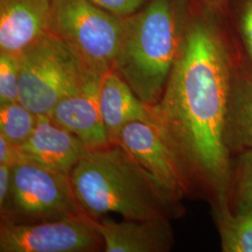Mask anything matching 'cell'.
Listing matches in <instances>:
<instances>
[{
  "mask_svg": "<svg viewBox=\"0 0 252 252\" xmlns=\"http://www.w3.org/2000/svg\"><path fill=\"white\" fill-rule=\"evenodd\" d=\"M191 8L162 96L149 108L190 178L213 199L229 197L232 161L224 129L238 38L228 15L202 3Z\"/></svg>",
  "mask_w": 252,
  "mask_h": 252,
  "instance_id": "1",
  "label": "cell"
},
{
  "mask_svg": "<svg viewBox=\"0 0 252 252\" xmlns=\"http://www.w3.org/2000/svg\"><path fill=\"white\" fill-rule=\"evenodd\" d=\"M69 177L81 209L94 220L109 213L126 220H171L183 212L180 197L121 145L90 150Z\"/></svg>",
  "mask_w": 252,
  "mask_h": 252,
  "instance_id": "2",
  "label": "cell"
},
{
  "mask_svg": "<svg viewBox=\"0 0 252 252\" xmlns=\"http://www.w3.org/2000/svg\"><path fill=\"white\" fill-rule=\"evenodd\" d=\"M189 0H149L123 18L112 69L147 106L162 96L179 54L189 17Z\"/></svg>",
  "mask_w": 252,
  "mask_h": 252,
  "instance_id": "3",
  "label": "cell"
},
{
  "mask_svg": "<svg viewBox=\"0 0 252 252\" xmlns=\"http://www.w3.org/2000/svg\"><path fill=\"white\" fill-rule=\"evenodd\" d=\"M18 59L19 101L36 115L48 116L92 70L72 46L52 32L27 48Z\"/></svg>",
  "mask_w": 252,
  "mask_h": 252,
  "instance_id": "4",
  "label": "cell"
},
{
  "mask_svg": "<svg viewBox=\"0 0 252 252\" xmlns=\"http://www.w3.org/2000/svg\"><path fill=\"white\" fill-rule=\"evenodd\" d=\"M9 200L1 220L31 224L86 215L73 191L70 177L33 162L11 166Z\"/></svg>",
  "mask_w": 252,
  "mask_h": 252,
  "instance_id": "5",
  "label": "cell"
},
{
  "mask_svg": "<svg viewBox=\"0 0 252 252\" xmlns=\"http://www.w3.org/2000/svg\"><path fill=\"white\" fill-rule=\"evenodd\" d=\"M49 32L63 38L92 69H112L123 32V18L92 0H53Z\"/></svg>",
  "mask_w": 252,
  "mask_h": 252,
  "instance_id": "6",
  "label": "cell"
},
{
  "mask_svg": "<svg viewBox=\"0 0 252 252\" xmlns=\"http://www.w3.org/2000/svg\"><path fill=\"white\" fill-rule=\"evenodd\" d=\"M104 240L87 215L31 224L1 220L0 252H93Z\"/></svg>",
  "mask_w": 252,
  "mask_h": 252,
  "instance_id": "7",
  "label": "cell"
},
{
  "mask_svg": "<svg viewBox=\"0 0 252 252\" xmlns=\"http://www.w3.org/2000/svg\"><path fill=\"white\" fill-rule=\"evenodd\" d=\"M117 144L178 197L189 192L191 178L156 126L132 122L123 128Z\"/></svg>",
  "mask_w": 252,
  "mask_h": 252,
  "instance_id": "8",
  "label": "cell"
},
{
  "mask_svg": "<svg viewBox=\"0 0 252 252\" xmlns=\"http://www.w3.org/2000/svg\"><path fill=\"white\" fill-rule=\"evenodd\" d=\"M103 75L92 69L80 87L60 100L48 115L54 124L80 138L89 150L110 144L100 110Z\"/></svg>",
  "mask_w": 252,
  "mask_h": 252,
  "instance_id": "9",
  "label": "cell"
},
{
  "mask_svg": "<svg viewBox=\"0 0 252 252\" xmlns=\"http://www.w3.org/2000/svg\"><path fill=\"white\" fill-rule=\"evenodd\" d=\"M19 148L25 162H36L66 176L90 151L80 138L46 115H38L33 134Z\"/></svg>",
  "mask_w": 252,
  "mask_h": 252,
  "instance_id": "10",
  "label": "cell"
},
{
  "mask_svg": "<svg viewBox=\"0 0 252 252\" xmlns=\"http://www.w3.org/2000/svg\"><path fill=\"white\" fill-rule=\"evenodd\" d=\"M53 0H0V53L19 56L49 32Z\"/></svg>",
  "mask_w": 252,
  "mask_h": 252,
  "instance_id": "11",
  "label": "cell"
},
{
  "mask_svg": "<svg viewBox=\"0 0 252 252\" xmlns=\"http://www.w3.org/2000/svg\"><path fill=\"white\" fill-rule=\"evenodd\" d=\"M104 240L106 252H165L171 250L174 235L169 219L144 220L93 219Z\"/></svg>",
  "mask_w": 252,
  "mask_h": 252,
  "instance_id": "12",
  "label": "cell"
},
{
  "mask_svg": "<svg viewBox=\"0 0 252 252\" xmlns=\"http://www.w3.org/2000/svg\"><path fill=\"white\" fill-rule=\"evenodd\" d=\"M224 141L231 154L252 150V63L239 39L227 105Z\"/></svg>",
  "mask_w": 252,
  "mask_h": 252,
  "instance_id": "13",
  "label": "cell"
},
{
  "mask_svg": "<svg viewBox=\"0 0 252 252\" xmlns=\"http://www.w3.org/2000/svg\"><path fill=\"white\" fill-rule=\"evenodd\" d=\"M99 104L110 144H117L123 128L132 122L154 126L149 106L137 97L127 82L113 69L103 75Z\"/></svg>",
  "mask_w": 252,
  "mask_h": 252,
  "instance_id": "14",
  "label": "cell"
},
{
  "mask_svg": "<svg viewBox=\"0 0 252 252\" xmlns=\"http://www.w3.org/2000/svg\"><path fill=\"white\" fill-rule=\"evenodd\" d=\"M214 217L223 252H252V213L234 210L229 197L214 199Z\"/></svg>",
  "mask_w": 252,
  "mask_h": 252,
  "instance_id": "15",
  "label": "cell"
},
{
  "mask_svg": "<svg viewBox=\"0 0 252 252\" xmlns=\"http://www.w3.org/2000/svg\"><path fill=\"white\" fill-rule=\"evenodd\" d=\"M37 118L20 101L0 105V135L20 147L33 134Z\"/></svg>",
  "mask_w": 252,
  "mask_h": 252,
  "instance_id": "16",
  "label": "cell"
},
{
  "mask_svg": "<svg viewBox=\"0 0 252 252\" xmlns=\"http://www.w3.org/2000/svg\"><path fill=\"white\" fill-rule=\"evenodd\" d=\"M229 202L234 210L252 213V150L238 153L232 163Z\"/></svg>",
  "mask_w": 252,
  "mask_h": 252,
  "instance_id": "17",
  "label": "cell"
},
{
  "mask_svg": "<svg viewBox=\"0 0 252 252\" xmlns=\"http://www.w3.org/2000/svg\"><path fill=\"white\" fill-rule=\"evenodd\" d=\"M228 16L245 53L252 63V0H231Z\"/></svg>",
  "mask_w": 252,
  "mask_h": 252,
  "instance_id": "18",
  "label": "cell"
},
{
  "mask_svg": "<svg viewBox=\"0 0 252 252\" xmlns=\"http://www.w3.org/2000/svg\"><path fill=\"white\" fill-rule=\"evenodd\" d=\"M18 56L0 53V105L19 101Z\"/></svg>",
  "mask_w": 252,
  "mask_h": 252,
  "instance_id": "19",
  "label": "cell"
},
{
  "mask_svg": "<svg viewBox=\"0 0 252 252\" xmlns=\"http://www.w3.org/2000/svg\"><path fill=\"white\" fill-rule=\"evenodd\" d=\"M101 8L121 18L128 17L144 7L149 0H92Z\"/></svg>",
  "mask_w": 252,
  "mask_h": 252,
  "instance_id": "20",
  "label": "cell"
},
{
  "mask_svg": "<svg viewBox=\"0 0 252 252\" xmlns=\"http://www.w3.org/2000/svg\"><path fill=\"white\" fill-rule=\"evenodd\" d=\"M24 162L25 158L18 146L11 144L3 135H0V164L12 166Z\"/></svg>",
  "mask_w": 252,
  "mask_h": 252,
  "instance_id": "21",
  "label": "cell"
},
{
  "mask_svg": "<svg viewBox=\"0 0 252 252\" xmlns=\"http://www.w3.org/2000/svg\"><path fill=\"white\" fill-rule=\"evenodd\" d=\"M11 166L0 164V210H2L9 200L11 188Z\"/></svg>",
  "mask_w": 252,
  "mask_h": 252,
  "instance_id": "22",
  "label": "cell"
},
{
  "mask_svg": "<svg viewBox=\"0 0 252 252\" xmlns=\"http://www.w3.org/2000/svg\"><path fill=\"white\" fill-rule=\"evenodd\" d=\"M206 8L219 14L227 15L231 0H199Z\"/></svg>",
  "mask_w": 252,
  "mask_h": 252,
  "instance_id": "23",
  "label": "cell"
}]
</instances>
